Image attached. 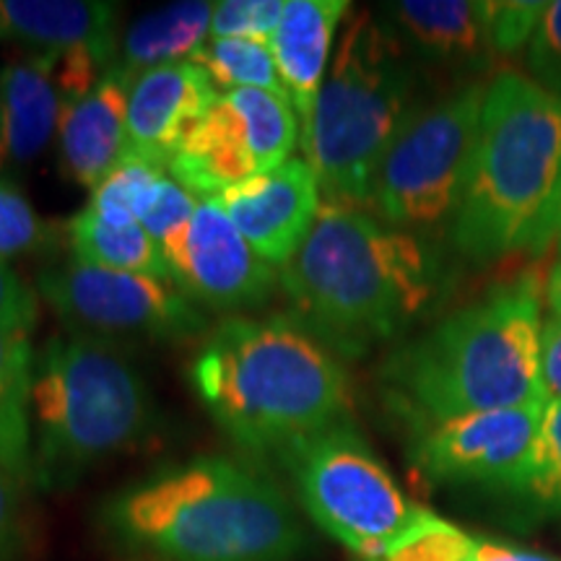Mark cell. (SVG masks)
Instances as JSON below:
<instances>
[{"label": "cell", "instance_id": "6da1fadb", "mask_svg": "<svg viewBox=\"0 0 561 561\" xmlns=\"http://www.w3.org/2000/svg\"><path fill=\"white\" fill-rule=\"evenodd\" d=\"M278 284L291 320L335 356L362 359L424 318L445 276L424 237L392 229L369 210L322 203Z\"/></svg>", "mask_w": 561, "mask_h": 561}, {"label": "cell", "instance_id": "7a4b0ae2", "mask_svg": "<svg viewBox=\"0 0 561 561\" xmlns=\"http://www.w3.org/2000/svg\"><path fill=\"white\" fill-rule=\"evenodd\" d=\"M541 291L523 276L434 322L382 364L388 398L411 426L546 403Z\"/></svg>", "mask_w": 561, "mask_h": 561}, {"label": "cell", "instance_id": "3957f363", "mask_svg": "<svg viewBox=\"0 0 561 561\" xmlns=\"http://www.w3.org/2000/svg\"><path fill=\"white\" fill-rule=\"evenodd\" d=\"M206 411L237 445L286 455L348 419L351 388L339 356L297 320H224L191 367Z\"/></svg>", "mask_w": 561, "mask_h": 561}, {"label": "cell", "instance_id": "277c9868", "mask_svg": "<svg viewBox=\"0 0 561 561\" xmlns=\"http://www.w3.org/2000/svg\"><path fill=\"white\" fill-rule=\"evenodd\" d=\"M130 549L164 561H297L307 530L265 476L229 458H195L133 483L104 507Z\"/></svg>", "mask_w": 561, "mask_h": 561}, {"label": "cell", "instance_id": "5b68a950", "mask_svg": "<svg viewBox=\"0 0 561 561\" xmlns=\"http://www.w3.org/2000/svg\"><path fill=\"white\" fill-rule=\"evenodd\" d=\"M561 210V100L530 76L502 70L486 83L466 198L450 229L473 263L541 252Z\"/></svg>", "mask_w": 561, "mask_h": 561}, {"label": "cell", "instance_id": "8992f818", "mask_svg": "<svg viewBox=\"0 0 561 561\" xmlns=\"http://www.w3.org/2000/svg\"><path fill=\"white\" fill-rule=\"evenodd\" d=\"M416 107V62L380 13L348 11L312 115L299 128L322 203L367 210L385 153Z\"/></svg>", "mask_w": 561, "mask_h": 561}, {"label": "cell", "instance_id": "52a82bcc", "mask_svg": "<svg viewBox=\"0 0 561 561\" xmlns=\"http://www.w3.org/2000/svg\"><path fill=\"white\" fill-rule=\"evenodd\" d=\"M32 424L34 479L42 489H66L153 430L151 392L121 348L70 333L34 362Z\"/></svg>", "mask_w": 561, "mask_h": 561}, {"label": "cell", "instance_id": "ba28073f", "mask_svg": "<svg viewBox=\"0 0 561 561\" xmlns=\"http://www.w3.org/2000/svg\"><path fill=\"white\" fill-rule=\"evenodd\" d=\"M483 94L486 83L468 81L413 110L371 185V216L419 237L453 229L471 182Z\"/></svg>", "mask_w": 561, "mask_h": 561}, {"label": "cell", "instance_id": "9c48e42d", "mask_svg": "<svg viewBox=\"0 0 561 561\" xmlns=\"http://www.w3.org/2000/svg\"><path fill=\"white\" fill-rule=\"evenodd\" d=\"M310 520L364 561L403 543L430 510L411 502L351 419L280 455Z\"/></svg>", "mask_w": 561, "mask_h": 561}, {"label": "cell", "instance_id": "30bf717a", "mask_svg": "<svg viewBox=\"0 0 561 561\" xmlns=\"http://www.w3.org/2000/svg\"><path fill=\"white\" fill-rule=\"evenodd\" d=\"M39 297L73 328L94 339L178 341L206 331V312L172 278L94 268L68 261L42 271Z\"/></svg>", "mask_w": 561, "mask_h": 561}, {"label": "cell", "instance_id": "8fae6325", "mask_svg": "<svg viewBox=\"0 0 561 561\" xmlns=\"http://www.w3.org/2000/svg\"><path fill=\"white\" fill-rule=\"evenodd\" d=\"M299 117L286 96L261 89L224 91L167 167L193 198L216 195L291 159Z\"/></svg>", "mask_w": 561, "mask_h": 561}, {"label": "cell", "instance_id": "7c38bea8", "mask_svg": "<svg viewBox=\"0 0 561 561\" xmlns=\"http://www.w3.org/2000/svg\"><path fill=\"white\" fill-rule=\"evenodd\" d=\"M546 403L411 426L409 458L430 483L512 491L528 479Z\"/></svg>", "mask_w": 561, "mask_h": 561}, {"label": "cell", "instance_id": "4fadbf2b", "mask_svg": "<svg viewBox=\"0 0 561 561\" xmlns=\"http://www.w3.org/2000/svg\"><path fill=\"white\" fill-rule=\"evenodd\" d=\"M172 280L195 301L221 312L257 310L278 286L276 268L250 248L214 201H201L170 257Z\"/></svg>", "mask_w": 561, "mask_h": 561}, {"label": "cell", "instance_id": "5bb4252c", "mask_svg": "<svg viewBox=\"0 0 561 561\" xmlns=\"http://www.w3.org/2000/svg\"><path fill=\"white\" fill-rule=\"evenodd\" d=\"M210 201L271 268H286L294 261L322 208L320 182L305 159H289Z\"/></svg>", "mask_w": 561, "mask_h": 561}, {"label": "cell", "instance_id": "9a60e30c", "mask_svg": "<svg viewBox=\"0 0 561 561\" xmlns=\"http://www.w3.org/2000/svg\"><path fill=\"white\" fill-rule=\"evenodd\" d=\"M219 96L221 91L193 62L146 70L130 89L125 157L167 170Z\"/></svg>", "mask_w": 561, "mask_h": 561}, {"label": "cell", "instance_id": "2e32d148", "mask_svg": "<svg viewBox=\"0 0 561 561\" xmlns=\"http://www.w3.org/2000/svg\"><path fill=\"white\" fill-rule=\"evenodd\" d=\"M380 16L413 62L481 73L496 60L489 26V0H398Z\"/></svg>", "mask_w": 561, "mask_h": 561}, {"label": "cell", "instance_id": "e0dca14e", "mask_svg": "<svg viewBox=\"0 0 561 561\" xmlns=\"http://www.w3.org/2000/svg\"><path fill=\"white\" fill-rule=\"evenodd\" d=\"M133 79L112 68L81 100L68 102L58 128L60 167L68 180L94 191L128 151Z\"/></svg>", "mask_w": 561, "mask_h": 561}, {"label": "cell", "instance_id": "ac0fdd59", "mask_svg": "<svg viewBox=\"0 0 561 561\" xmlns=\"http://www.w3.org/2000/svg\"><path fill=\"white\" fill-rule=\"evenodd\" d=\"M62 110L58 55L32 53L0 70V167H24L39 159L58 136Z\"/></svg>", "mask_w": 561, "mask_h": 561}, {"label": "cell", "instance_id": "d6986e66", "mask_svg": "<svg viewBox=\"0 0 561 561\" xmlns=\"http://www.w3.org/2000/svg\"><path fill=\"white\" fill-rule=\"evenodd\" d=\"M348 9L346 0H286L284 16L271 34L268 47L286 96L299 117V128L318 102L333 39L341 21L348 16Z\"/></svg>", "mask_w": 561, "mask_h": 561}, {"label": "cell", "instance_id": "ffe728a7", "mask_svg": "<svg viewBox=\"0 0 561 561\" xmlns=\"http://www.w3.org/2000/svg\"><path fill=\"white\" fill-rule=\"evenodd\" d=\"M9 34L30 42L37 53H91L110 66L117 62L121 32L115 3L83 0H0Z\"/></svg>", "mask_w": 561, "mask_h": 561}, {"label": "cell", "instance_id": "44dd1931", "mask_svg": "<svg viewBox=\"0 0 561 561\" xmlns=\"http://www.w3.org/2000/svg\"><path fill=\"white\" fill-rule=\"evenodd\" d=\"M210 16L214 3L206 0H182L144 13L121 34L115 68L136 81L146 70L191 62L210 39Z\"/></svg>", "mask_w": 561, "mask_h": 561}, {"label": "cell", "instance_id": "7402d4cb", "mask_svg": "<svg viewBox=\"0 0 561 561\" xmlns=\"http://www.w3.org/2000/svg\"><path fill=\"white\" fill-rule=\"evenodd\" d=\"M34 362L30 333L0 328V473L26 481H34Z\"/></svg>", "mask_w": 561, "mask_h": 561}, {"label": "cell", "instance_id": "603a6c76", "mask_svg": "<svg viewBox=\"0 0 561 561\" xmlns=\"http://www.w3.org/2000/svg\"><path fill=\"white\" fill-rule=\"evenodd\" d=\"M68 242L76 255L73 261L94 265V268L172 278L164 252L140 224L112 227L91 214L89 208H83L68 221Z\"/></svg>", "mask_w": 561, "mask_h": 561}, {"label": "cell", "instance_id": "cb8c5ba5", "mask_svg": "<svg viewBox=\"0 0 561 561\" xmlns=\"http://www.w3.org/2000/svg\"><path fill=\"white\" fill-rule=\"evenodd\" d=\"M377 561H561L549 553L523 549V546L471 536L458 525L430 515L416 530L398 543L388 557Z\"/></svg>", "mask_w": 561, "mask_h": 561}, {"label": "cell", "instance_id": "d4e9b609", "mask_svg": "<svg viewBox=\"0 0 561 561\" xmlns=\"http://www.w3.org/2000/svg\"><path fill=\"white\" fill-rule=\"evenodd\" d=\"M191 62L198 66L219 91L261 89L273 91V94L278 96H286L268 42L210 37L206 45L193 55ZM286 100H289V96H286Z\"/></svg>", "mask_w": 561, "mask_h": 561}, {"label": "cell", "instance_id": "484cf974", "mask_svg": "<svg viewBox=\"0 0 561 561\" xmlns=\"http://www.w3.org/2000/svg\"><path fill=\"white\" fill-rule=\"evenodd\" d=\"M167 170L151 161L125 157L121 164L91 191L89 210L112 227H136L151 208Z\"/></svg>", "mask_w": 561, "mask_h": 561}, {"label": "cell", "instance_id": "4316f807", "mask_svg": "<svg viewBox=\"0 0 561 561\" xmlns=\"http://www.w3.org/2000/svg\"><path fill=\"white\" fill-rule=\"evenodd\" d=\"M517 496L538 512L561 515V401L557 398L546 401L528 479Z\"/></svg>", "mask_w": 561, "mask_h": 561}, {"label": "cell", "instance_id": "83f0119b", "mask_svg": "<svg viewBox=\"0 0 561 561\" xmlns=\"http://www.w3.org/2000/svg\"><path fill=\"white\" fill-rule=\"evenodd\" d=\"M53 244V229L26 195L9 180H0V261L32 255Z\"/></svg>", "mask_w": 561, "mask_h": 561}, {"label": "cell", "instance_id": "f1b7e54d", "mask_svg": "<svg viewBox=\"0 0 561 561\" xmlns=\"http://www.w3.org/2000/svg\"><path fill=\"white\" fill-rule=\"evenodd\" d=\"M198 198H193L185 187L178 185L170 174L161 180L157 198H153L151 208L146 210L140 227L149 231V237L159 244V250L164 252L167 265H170L172 252L178 250V244L185 237L187 227H191L195 208H198Z\"/></svg>", "mask_w": 561, "mask_h": 561}, {"label": "cell", "instance_id": "f546056e", "mask_svg": "<svg viewBox=\"0 0 561 561\" xmlns=\"http://www.w3.org/2000/svg\"><path fill=\"white\" fill-rule=\"evenodd\" d=\"M286 0H221L214 3L210 37L268 42L284 16Z\"/></svg>", "mask_w": 561, "mask_h": 561}, {"label": "cell", "instance_id": "4dcf8cb0", "mask_svg": "<svg viewBox=\"0 0 561 561\" xmlns=\"http://www.w3.org/2000/svg\"><path fill=\"white\" fill-rule=\"evenodd\" d=\"M546 3L541 0H489V26L496 58L515 55L530 45Z\"/></svg>", "mask_w": 561, "mask_h": 561}, {"label": "cell", "instance_id": "1f68e13d", "mask_svg": "<svg viewBox=\"0 0 561 561\" xmlns=\"http://www.w3.org/2000/svg\"><path fill=\"white\" fill-rule=\"evenodd\" d=\"M530 79L561 100V0L546 3V11L528 45Z\"/></svg>", "mask_w": 561, "mask_h": 561}, {"label": "cell", "instance_id": "d6a6232c", "mask_svg": "<svg viewBox=\"0 0 561 561\" xmlns=\"http://www.w3.org/2000/svg\"><path fill=\"white\" fill-rule=\"evenodd\" d=\"M39 320L37 291L21 280L9 263L0 261V328L30 333Z\"/></svg>", "mask_w": 561, "mask_h": 561}, {"label": "cell", "instance_id": "836d02e7", "mask_svg": "<svg viewBox=\"0 0 561 561\" xmlns=\"http://www.w3.org/2000/svg\"><path fill=\"white\" fill-rule=\"evenodd\" d=\"M26 479L0 473V561H13L26 536L24 489Z\"/></svg>", "mask_w": 561, "mask_h": 561}, {"label": "cell", "instance_id": "e575fe53", "mask_svg": "<svg viewBox=\"0 0 561 561\" xmlns=\"http://www.w3.org/2000/svg\"><path fill=\"white\" fill-rule=\"evenodd\" d=\"M541 377L546 396L561 401V320L551 314L541 331Z\"/></svg>", "mask_w": 561, "mask_h": 561}, {"label": "cell", "instance_id": "d590c367", "mask_svg": "<svg viewBox=\"0 0 561 561\" xmlns=\"http://www.w3.org/2000/svg\"><path fill=\"white\" fill-rule=\"evenodd\" d=\"M543 297H546V307H549L551 318L561 320V261L551 265L549 278H546Z\"/></svg>", "mask_w": 561, "mask_h": 561}, {"label": "cell", "instance_id": "8d00e7d4", "mask_svg": "<svg viewBox=\"0 0 561 561\" xmlns=\"http://www.w3.org/2000/svg\"><path fill=\"white\" fill-rule=\"evenodd\" d=\"M5 34H9V24H5V19H3V11H0V39H3Z\"/></svg>", "mask_w": 561, "mask_h": 561}, {"label": "cell", "instance_id": "74e56055", "mask_svg": "<svg viewBox=\"0 0 561 561\" xmlns=\"http://www.w3.org/2000/svg\"><path fill=\"white\" fill-rule=\"evenodd\" d=\"M553 240H557V250H559V255H561V210H559V227H557V237H553Z\"/></svg>", "mask_w": 561, "mask_h": 561}, {"label": "cell", "instance_id": "f35d334b", "mask_svg": "<svg viewBox=\"0 0 561 561\" xmlns=\"http://www.w3.org/2000/svg\"><path fill=\"white\" fill-rule=\"evenodd\" d=\"M0 136H3V112H0Z\"/></svg>", "mask_w": 561, "mask_h": 561}]
</instances>
